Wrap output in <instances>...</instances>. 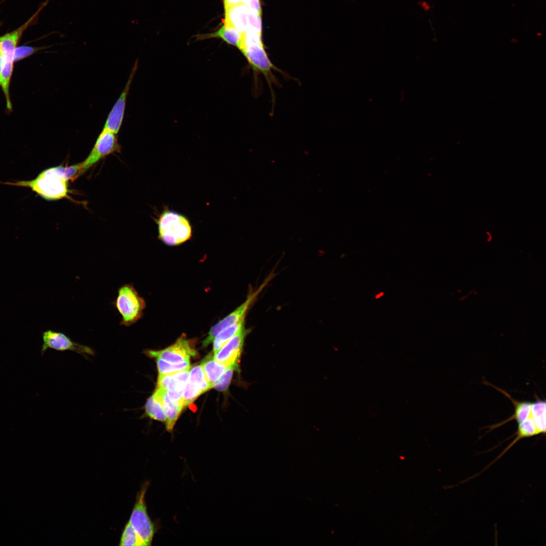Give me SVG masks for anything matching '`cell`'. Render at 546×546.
Returning <instances> with one entry per match:
<instances>
[{"instance_id": "cell-18", "label": "cell", "mask_w": 546, "mask_h": 546, "mask_svg": "<svg viewBox=\"0 0 546 546\" xmlns=\"http://www.w3.org/2000/svg\"><path fill=\"white\" fill-rule=\"evenodd\" d=\"M515 434L517 435V436L506 449L500 453L499 455L500 457L502 456L507 450L514 445V444L520 439L539 435L534 422L531 417V415H530L529 417L526 420L518 424V429Z\"/></svg>"}, {"instance_id": "cell-2", "label": "cell", "mask_w": 546, "mask_h": 546, "mask_svg": "<svg viewBox=\"0 0 546 546\" xmlns=\"http://www.w3.org/2000/svg\"><path fill=\"white\" fill-rule=\"evenodd\" d=\"M158 239L169 246H177L191 239L192 226L184 215L165 208L156 219Z\"/></svg>"}, {"instance_id": "cell-8", "label": "cell", "mask_w": 546, "mask_h": 546, "mask_svg": "<svg viewBox=\"0 0 546 546\" xmlns=\"http://www.w3.org/2000/svg\"><path fill=\"white\" fill-rule=\"evenodd\" d=\"M191 340L181 335L170 346L160 350H146L145 353L149 357L158 358L171 363H180L190 360L196 354Z\"/></svg>"}, {"instance_id": "cell-26", "label": "cell", "mask_w": 546, "mask_h": 546, "mask_svg": "<svg viewBox=\"0 0 546 546\" xmlns=\"http://www.w3.org/2000/svg\"><path fill=\"white\" fill-rule=\"evenodd\" d=\"M202 394L200 391L188 380L183 392L184 407L193 402Z\"/></svg>"}, {"instance_id": "cell-24", "label": "cell", "mask_w": 546, "mask_h": 546, "mask_svg": "<svg viewBox=\"0 0 546 546\" xmlns=\"http://www.w3.org/2000/svg\"><path fill=\"white\" fill-rule=\"evenodd\" d=\"M119 545H143L141 540L129 521L125 525L121 534Z\"/></svg>"}, {"instance_id": "cell-15", "label": "cell", "mask_w": 546, "mask_h": 546, "mask_svg": "<svg viewBox=\"0 0 546 546\" xmlns=\"http://www.w3.org/2000/svg\"><path fill=\"white\" fill-rule=\"evenodd\" d=\"M490 385L502 392L506 396L509 398V399L513 402L515 408L514 414L513 416L507 419L506 421H504L503 422L498 424V425L492 426L491 429H493V428H495L512 420H516L518 424L529 417L531 413V402L529 401H517L512 398V396L505 390L495 387V386L491 385L490 384Z\"/></svg>"}, {"instance_id": "cell-12", "label": "cell", "mask_w": 546, "mask_h": 546, "mask_svg": "<svg viewBox=\"0 0 546 546\" xmlns=\"http://www.w3.org/2000/svg\"><path fill=\"white\" fill-rule=\"evenodd\" d=\"M47 1L44 2L41 5L38 11L22 26L15 31L8 33L0 37V51L3 63H13L16 44L18 43L22 32L38 15L39 12L42 9L47 5Z\"/></svg>"}, {"instance_id": "cell-11", "label": "cell", "mask_w": 546, "mask_h": 546, "mask_svg": "<svg viewBox=\"0 0 546 546\" xmlns=\"http://www.w3.org/2000/svg\"><path fill=\"white\" fill-rule=\"evenodd\" d=\"M247 330L243 327L220 349L213 353L215 360L228 365L239 364Z\"/></svg>"}, {"instance_id": "cell-14", "label": "cell", "mask_w": 546, "mask_h": 546, "mask_svg": "<svg viewBox=\"0 0 546 546\" xmlns=\"http://www.w3.org/2000/svg\"><path fill=\"white\" fill-rule=\"evenodd\" d=\"M154 394L163 407L166 418V430L171 432L184 407L172 402L168 397L166 390L157 387Z\"/></svg>"}, {"instance_id": "cell-21", "label": "cell", "mask_w": 546, "mask_h": 546, "mask_svg": "<svg viewBox=\"0 0 546 546\" xmlns=\"http://www.w3.org/2000/svg\"><path fill=\"white\" fill-rule=\"evenodd\" d=\"M146 415L155 420L166 422V418L163 407L158 398L153 393L145 404Z\"/></svg>"}, {"instance_id": "cell-10", "label": "cell", "mask_w": 546, "mask_h": 546, "mask_svg": "<svg viewBox=\"0 0 546 546\" xmlns=\"http://www.w3.org/2000/svg\"><path fill=\"white\" fill-rule=\"evenodd\" d=\"M138 64L136 61L123 89L108 115L103 129L117 134L119 131L124 118L127 96Z\"/></svg>"}, {"instance_id": "cell-13", "label": "cell", "mask_w": 546, "mask_h": 546, "mask_svg": "<svg viewBox=\"0 0 546 546\" xmlns=\"http://www.w3.org/2000/svg\"><path fill=\"white\" fill-rule=\"evenodd\" d=\"M224 24L233 27L242 33L248 29L249 9L243 4L224 7Z\"/></svg>"}, {"instance_id": "cell-1", "label": "cell", "mask_w": 546, "mask_h": 546, "mask_svg": "<svg viewBox=\"0 0 546 546\" xmlns=\"http://www.w3.org/2000/svg\"><path fill=\"white\" fill-rule=\"evenodd\" d=\"M81 162L69 166L59 165L46 169L30 180L1 184L30 189L42 199L55 201L68 198V182L81 174Z\"/></svg>"}, {"instance_id": "cell-9", "label": "cell", "mask_w": 546, "mask_h": 546, "mask_svg": "<svg viewBox=\"0 0 546 546\" xmlns=\"http://www.w3.org/2000/svg\"><path fill=\"white\" fill-rule=\"evenodd\" d=\"M189 369L170 374H159L157 387L166 390L169 399L184 407L183 392L189 379Z\"/></svg>"}, {"instance_id": "cell-16", "label": "cell", "mask_w": 546, "mask_h": 546, "mask_svg": "<svg viewBox=\"0 0 546 546\" xmlns=\"http://www.w3.org/2000/svg\"><path fill=\"white\" fill-rule=\"evenodd\" d=\"M201 365L209 383L213 387L215 383L219 379L230 365H228L216 361L214 358L213 354L211 353L202 361Z\"/></svg>"}, {"instance_id": "cell-4", "label": "cell", "mask_w": 546, "mask_h": 546, "mask_svg": "<svg viewBox=\"0 0 546 546\" xmlns=\"http://www.w3.org/2000/svg\"><path fill=\"white\" fill-rule=\"evenodd\" d=\"M149 485V482H145L138 493L129 520L143 546L151 545L156 530L154 523L149 516L145 502V496Z\"/></svg>"}, {"instance_id": "cell-3", "label": "cell", "mask_w": 546, "mask_h": 546, "mask_svg": "<svg viewBox=\"0 0 546 546\" xmlns=\"http://www.w3.org/2000/svg\"><path fill=\"white\" fill-rule=\"evenodd\" d=\"M113 304L121 317L120 325L126 327L140 320L146 306L145 299L139 295L132 284H125L119 288Z\"/></svg>"}, {"instance_id": "cell-25", "label": "cell", "mask_w": 546, "mask_h": 546, "mask_svg": "<svg viewBox=\"0 0 546 546\" xmlns=\"http://www.w3.org/2000/svg\"><path fill=\"white\" fill-rule=\"evenodd\" d=\"M238 365H230L219 379L215 383L213 387L219 391H225L230 384L234 371L238 368Z\"/></svg>"}, {"instance_id": "cell-30", "label": "cell", "mask_w": 546, "mask_h": 546, "mask_svg": "<svg viewBox=\"0 0 546 546\" xmlns=\"http://www.w3.org/2000/svg\"><path fill=\"white\" fill-rule=\"evenodd\" d=\"M242 0H223L224 6H235L242 3Z\"/></svg>"}, {"instance_id": "cell-27", "label": "cell", "mask_w": 546, "mask_h": 546, "mask_svg": "<svg viewBox=\"0 0 546 546\" xmlns=\"http://www.w3.org/2000/svg\"><path fill=\"white\" fill-rule=\"evenodd\" d=\"M248 21V29L262 34L261 15L249 9Z\"/></svg>"}, {"instance_id": "cell-23", "label": "cell", "mask_w": 546, "mask_h": 546, "mask_svg": "<svg viewBox=\"0 0 546 546\" xmlns=\"http://www.w3.org/2000/svg\"><path fill=\"white\" fill-rule=\"evenodd\" d=\"M156 363L159 374H170L190 368V360L180 363H171L157 358Z\"/></svg>"}, {"instance_id": "cell-6", "label": "cell", "mask_w": 546, "mask_h": 546, "mask_svg": "<svg viewBox=\"0 0 546 546\" xmlns=\"http://www.w3.org/2000/svg\"><path fill=\"white\" fill-rule=\"evenodd\" d=\"M121 149L117 134L103 129L89 155L81 162V173L105 157L112 153H120Z\"/></svg>"}, {"instance_id": "cell-5", "label": "cell", "mask_w": 546, "mask_h": 546, "mask_svg": "<svg viewBox=\"0 0 546 546\" xmlns=\"http://www.w3.org/2000/svg\"><path fill=\"white\" fill-rule=\"evenodd\" d=\"M270 279V278L267 279L256 290L253 292H250L246 300L242 304L211 327L207 336L202 342L204 347H207L212 343L215 337L223 329L245 318L249 307Z\"/></svg>"}, {"instance_id": "cell-7", "label": "cell", "mask_w": 546, "mask_h": 546, "mask_svg": "<svg viewBox=\"0 0 546 546\" xmlns=\"http://www.w3.org/2000/svg\"><path fill=\"white\" fill-rule=\"evenodd\" d=\"M42 355L48 349L61 351H72L84 356L95 354L94 350L90 347L73 341L66 335L61 332L48 330L42 332Z\"/></svg>"}, {"instance_id": "cell-20", "label": "cell", "mask_w": 546, "mask_h": 546, "mask_svg": "<svg viewBox=\"0 0 546 546\" xmlns=\"http://www.w3.org/2000/svg\"><path fill=\"white\" fill-rule=\"evenodd\" d=\"M530 415L539 434L545 433V401L537 400L531 403Z\"/></svg>"}, {"instance_id": "cell-17", "label": "cell", "mask_w": 546, "mask_h": 546, "mask_svg": "<svg viewBox=\"0 0 546 546\" xmlns=\"http://www.w3.org/2000/svg\"><path fill=\"white\" fill-rule=\"evenodd\" d=\"M243 33L235 28L224 24L217 31L200 36L201 39L212 37H218L222 39L228 43L240 49L242 40Z\"/></svg>"}, {"instance_id": "cell-29", "label": "cell", "mask_w": 546, "mask_h": 546, "mask_svg": "<svg viewBox=\"0 0 546 546\" xmlns=\"http://www.w3.org/2000/svg\"><path fill=\"white\" fill-rule=\"evenodd\" d=\"M242 3L249 10L262 15V9L260 0H242Z\"/></svg>"}, {"instance_id": "cell-19", "label": "cell", "mask_w": 546, "mask_h": 546, "mask_svg": "<svg viewBox=\"0 0 546 546\" xmlns=\"http://www.w3.org/2000/svg\"><path fill=\"white\" fill-rule=\"evenodd\" d=\"M244 319L238 323L228 327L221 331L213 341V352L220 349L228 341L234 336L244 327Z\"/></svg>"}, {"instance_id": "cell-22", "label": "cell", "mask_w": 546, "mask_h": 546, "mask_svg": "<svg viewBox=\"0 0 546 546\" xmlns=\"http://www.w3.org/2000/svg\"><path fill=\"white\" fill-rule=\"evenodd\" d=\"M189 381L203 393L212 387L209 383L202 366L196 365L189 371Z\"/></svg>"}, {"instance_id": "cell-28", "label": "cell", "mask_w": 546, "mask_h": 546, "mask_svg": "<svg viewBox=\"0 0 546 546\" xmlns=\"http://www.w3.org/2000/svg\"><path fill=\"white\" fill-rule=\"evenodd\" d=\"M34 49L28 47H21L16 49L14 55V61H18L23 58L34 52Z\"/></svg>"}]
</instances>
